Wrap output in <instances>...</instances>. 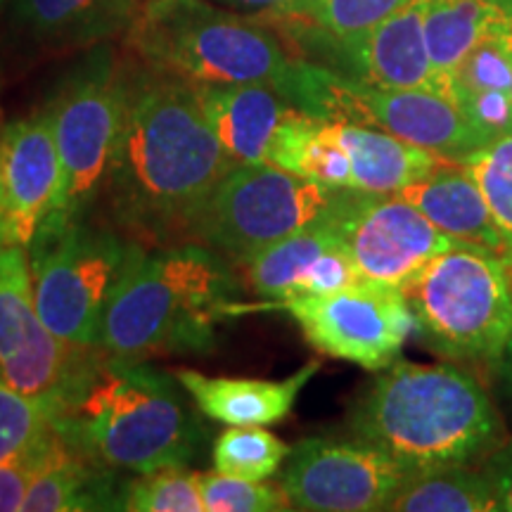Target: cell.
<instances>
[{
	"mask_svg": "<svg viewBox=\"0 0 512 512\" xmlns=\"http://www.w3.org/2000/svg\"><path fill=\"white\" fill-rule=\"evenodd\" d=\"M235 166L195 83L152 67L126 76L105 192L114 223L128 238L157 247L190 242L209 197Z\"/></svg>",
	"mask_w": 512,
	"mask_h": 512,
	"instance_id": "6da1fadb",
	"label": "cell"
},
{
	"mask_svg": "<svg viewBox=\"0 0 512 512\" xmlns=\"http://www.w3.org/2000/svg\"><path fill=\"white\" fill-rule=\"evenodd\" d=\"M351 432L422 472L486 458L503 441V422L482 384L456 363L396 358L358 399Z\"/></svg>",
	"mask_w": 512,
	"mask_h": 512,
	"instance_id": "7a4b0ae2",
	"label": "cell"
},
{
	"mask_svg": "<svg viewBox=\"0 0 512 512\" xmlns=\"http://www.w3.org/2000/svg\"><path fill=\"white\" fill-rule=\"evenodd\" d=\"M176 375L102 351L55 427L88 463L143 475L188 465L204 430Z\"/></svg>",
	"mask_w": 512,
	"mask_h": 512,
	"instance_id": "3957f363",
	"label": "cell"
},
{
	"mask_svg": "<svg viewBox=\"0 0 512 512\" xmlns=\"http://www.w3.org/2000/svg\"><path fill=\"white\" fill-rule=\"evenodd\" d=\"M242 309L221 254L195 242L157 247L114 290L100 349L121 358L204 354L214 347L216 325Z\"/></svg>",
	"mask_w": 512,
	"mask_h": 512,
	"instance_id": "277c9868",
	"label": "cell"
},
{
	"mask_svg": "<svg viewBox=\"0 0 512 512\" xmlns=\"http://www.w3.org/2000/svg\"><path fill=\"white\" fill-rule=\"evenodd\" d=\"M126 46L157 72L204 86L264 83L287 100L304 64L259 22L204 0H147Z\"/></svg>",
	"mask_w": 512,
	"mask_h": 512,
	"instance_id": "5b68a950",
	"label": "cell"
},
{
	"mask_svg": "<svg viewBox=\"0 0 512 512\" xmlns=\"http://www.w3.org/2000/svg\"><path fill=\"white\" fill-rule=\"evenodd\" d=\"M422 342L451 363L498 366L512 335V264L453 245L401 287Z\"/></svg>",
	"mask_w": 512,
	"mask_h": 512,
	"instance_id": "8992f818",
	"label": "cell"
},
{
	"mask_svg": "<svg viewBox=\"0 0 512 512\" xmlns=\"http://www.w3.org/2000/svg\"><path fill=\"white\" fill-rule=\"evenodd\" d=\"M147 252L143 242L83 219H46L27 247L36 309L64 342L100 349L112 294Z\"/></svg>",
	"mask_w": 512,
	"mask_h": 512,
	"instance_id": "52a82bcc",
	"label": "cell"
},
{
	"mask_svg": "<svg viewBox=\"0 0 512 512\" xmlns=\"http://www.w3.org/2000/svg\"><path fill=\"white\" fill-rule=\"evenodd\" d=\"M126 100L114 50L93 46L46 107L60 157V192L48 219H83L105 190Z\"/></svg>",
	"mask_w": 512,
	"mask_h": 512,
	"instance_id": "ba28073f",
	"label": "cell"
},
{
	"mask_svg": "<svg viewBox=\"0 0 512 512\" xmlns=\"http://www.w3.org/2000/svg\"><path fill=\"white\" fill-rule=\"evenodd\" d=\"M290 102L311 117L380 128L456 162L491 143L482 128L441 93L377 88L316 64H302Z\"/></svg>",
	"mask_w": 512,
	"mask_h": 512,
	"instance_id": "9c48e42d",
	"label": "cell"
},
{
	"mask_svg": "<svg viewBox=\"0 0 512 512\" xmlns=\"http://www.w3.org/2000/svg\"><path fill=\"white\" fill-rule=\"evenodd\" d=\"M339 190L271 164H238L219 183L190 242L247 264L273 242L325 221Z\"/></svg>",
	"mask_w": 512,
	"mask_h": 512,
	"instance_id": "30bf717a",
	"label": "cell"
},
{
	"mask_svg": "<svg viewBox=\"0 0 512 512\" xmlns=\"http://www.w3.org/2000/svg\"><path fill=\"white\" fill-rule=\"evenodd\" d=\"M102 349L64 342L36 309L27 247H0V377L57 413L72 403Z\"/></svg>",
	"mask_w": 512,
	"mask_h": 512,
	"instance_id": "8fae6325",
	"label": "cell"
},
{
	"mask_svg": "<svg viewBox=\"0 0 512 512\" xmlns=\"http://www.w3.org/2000/svg\"><path fill=\"white\" fill-rule=\"evenodd\" d=\"M278 306L297 320L313 349L366 370L392 366L415 328L401 287L373 280L294 297Z\"/></svg>",
	"mask_w": 512,
	"mask_h": 512,
	"instance_id": "7c38bea8",
	"label": "cell"
},
{
	"mask_svg": "<svg viewBox=\"0 0 512 512\" xmlns=\"http://www.w3.org/2000/svg\"><path fill=\"white\" fill-rule=\"evenodd\" d=\"M363 280L403 287L427 261L458 242L399 192L339 190L328 216Z\"/></svg>",
	"mask_w": 512,
	"mask_h": 512,
	"instance_id": "4fadbf2b",
	"label": "cell"
},
{
	"mask_svg": "<svg viewBox=\"0 0 512 512\" xmlns=\"http://www.w3.org/2000/svg\"><path fill=\"white\" fill-rule=\"evenodd\" d=\"M406 477V467L368 441L311 437L290 451L280 486L292 510L373 512Z\"/></svg>",
	"mask_w": 512,
	"mask_h": 512,
	"instance_id": "5bb4252c",
	"label": "cell"
},
{
	"mask_svg": "<svg viewBox=\"0 0 512 512\" xmlns=\"http://www.w3.org/2000/svg\"><path fill=\"white\" fill-rule=\"evenodd\" d=\"M60 192V157L48 112L0 131V247H29Z\"/></svg>",
	"mask_w": 512,
	"mask_h": 512,
	"instance_id": "9a60e30c",
	"label": "cell"
},
{
	"mask_svg": "<svg viewBox=\"0 0 512 512\" xmlns=\"http://www.w3.org/2000/svg\"><path fill=\"white\" fill-rule=\"evenodd\" d=\"M245 266L254 294L271 299L268 309L287 299L335 292L363 280L328 219L264 247Z\"/></svg>",
	"mask_w": 512,
	"mask_h": 512,
	"instance_id": "2e32d148",
	"label": "cell"
},
{
	"mask_svg": "<svg viewBox=\"0 0 512 512\" xmlns=\"http://www.w3.org/2000/svg\"><path fill=\"white\" fill-rule=\"evenodd\" d=\"M342 50L358 81L377 88L439 93L425 38V0H408L361 41Z\"/></svg>",
	"mask_w": 512,
	"mask_h": 512,
	"instance_id": "e0dca14e",
	"label": "cell"
},
{
	"mask_svg": "<svg viewBox=\"0 0 512 512\" xmlns=\"http://www.w3.org/2000/svg\"><path fill=\"white\" fill-rule=\"evenodd\" d=\"M441 233L465 247L484 249L512 264L510 242L486 204L475 178L456 159H446L430 174L399 190Z\"/></svg>",
	"mask_w": 512,
	"mask_h": 512,
	"instance_id": "ac0fdd59",
	"label": "cell"
},
{
	"mask_svg": "<svg viewBox=\"0 0 512 512\" xmlns=\"http://www.w3.org/2000/svg\"><path fill=\"white\" fill-rule=\"evenodd\" d=\"M202 110L235 164H266L273 138L294 105L264 83H195Z\"/></svg>",
	"mask_w": 512,
	"mask_h": 512,
	"instance_id": "d6986e66",
	"label": "cell"
},
{
	"mask_svg": "<svg viewBox=\"0 0 512 512\" xmlns=\"http://www.w3.org/2000/svg\"><path fill=\"white\" fill-rule=\"evenodd\" d=\"M320 363L311 361L285 380H247V377H207L197 370H176V380L207 418L230 427L275 425L290 415Z\"/></svg>",
	"mask_w": 512,
	"mask_h": 512,
	"instance_id": "ffe728a7",
	"label": "cell"
},
{
	"mask_svg": "<svg viewBox=\"0 0 512 512\" xmlns=\"http://www.w3.org/2000/svg\"><path fill=\"white\" fill-rule=\"evenodd\" d=\"M140 0H15V22L50 50L93 48L126 34Z\"/></svg>",
	"mask_w": 512,
	"mask_h": 512,
	"instance_id": "44dd1931",
	"label": "cell"
},
{
	"mask_svg": "<svg viewBox=\"0 0 512 512\" xmlns=\"http://www.w3.org/2000/svg\"><path fill=\"white\" fill-rule=\"evenodd\" d=\"M332 131L347 150L351 181L363 192H399L437 169L446 157L361 124L332 121Z\"/></svg>",
	"mask_w": 512,
	"mask_h": 512,
	"instance_id": "7402d4cb",
	"label": "cell"
},
{
	"mask_svg": "<svg viewBox=\"0 0 512 512\" xmlns=\"http://www.w3.org/2000/svg\"><path fill=\"white\" fill-rule=\"evenodd\" d=\"M124 484L126 479H119L117 470L88 463L67 444V451L31 482L22 510H121Z\"/></svg>",
	"mask_w": 512,
	"mask_h": 512,
	"instance_id": "603a6c76",
	"label": "cell"
},
{
	"mask_svg": "<svg viewBox=\"0 0 512 512\" xmlns=\"http://www.w3.org/2000/svg\"><path fill=\"white\" fill-rule=\"evenodd\" d=\"M512 17V0H425V38L439 93L460 60L491 29Z\"/></svg>",
	"mask_w": 512,
	"mask_h": 512,
	"instance_id": "cb8c5ba5",
	"label": "cell"
},
{
	"mask_svg": "<svg viewBox=\"0 0 512 512\" xmlns=\"http://www.w3.org/2000/svg\"><path fill=\"white\" fill-rule=\"evenodd\" d=\"M384 510L394 512H491L498 510L494 486L482 470L467 465L408 472Z\"/></svg>",
	"mask_w": 512,
	"mask_h": 512,
	"instance_id": "d4e9b609",
	"label": "cell"
},
{
	"mask_svg": "<svg viewBox=\"0 0 512 512\" xmlns=\"http://www.w3.org/2000/svg\"><path fill=\"white\" fill-rule=\"evenodd\" d=\"M292 448L264 427H230L216 439L211 460L221 475L266 482L290 458Z\"/></svg>",
	"mask_w": 512,
	"mask_h": 512,
	"instance_id": "484cf974",
	"label": "cell"
},
{
	"mask_svg": "<svg viewBox=\"0 0 512 512\" xmlns=\"http://www.w3.org/2000/svg\"><path fill=\"white\" fill-rule=\"evenodd\" d=\"M121 510L128 512H207L200 491V472L162 467L126 479Z\"/></svg>",
	"mask_w": 512,
	"mask_h": 512,
	"instance_id": "4316f807",
	"label": "cell"
},
{
	"mask_svg": "<svg viewBox=\"0 0 512 512\" xmlns=\"http://www.w3.org/2000/svg\"><path fill=\"white\" fill-rule=\"evenodd\" d=\"M475 178L512 252V131L458 159Z\"/></svg>",
	"mask_w": 512,
	"mask_h": 512,
	"instance_id": "83f0119b",
	"label": "cell"
},
{
	"mask_svg": "<svg viewBox=\"0 0 512 512\" xmlns=\"http://www.w3.org/2000/svg\"><path fill=\"white\" fill-rule=\"evenodd\" d=\"M406 3L408 0H311L299 17L311 19L320 31L344 48L361 41Z\"/></svg>",
	"mask_w": 512,
	"mask_h": 512,
	"instance_id": "f1b7e54d",
	"label": "cell"
},
{
	"mask_svg": "<svg viewBox=\"0 0 512 512\" xmlns=\"http://www.w3.org/2000/svg\"><path fill=\"white\" fill-rule=\"evenodd\" d=\"M55 432L53 413L0 377V463Z\"/></svg>",
	"mask_w": 512,
	"mask_h": 512,
	"instance_id": "f546056e",
	"label": "cell"
},
{
	"mask_svg": "<svg viewBox=\"0 0 512 512\" xmlns=\"http://www.w3.org/2000/svg\"><path fill=\"white\" fill-rule=\"evenodd\" d=\"M200 491L207 512H280L292 510L283 486L238 479L209 472L200 475Z\"/></svg>",
	"mask_w": 512,
	"mask_h": 512,
	"instance_id": "4dcf8cb0",
	"label": "cell"
},
{
	"mask_svg": "<svg viewBox=\"0 0 512 512\" xmlns=\"http://www.w3.org/2000/svg\"><path fill=\"white\" fill-rule=\"evenodd\" d=\"M64 451H67V441L62 439V434L55 427V432L36 441L27 451L10 460H3L0 463V512L22 510L31 482L43 470H48Z\"/></svg>",
	"mask_w": 512,
	"mask_h": 512,
	"instance_id": "1f68e13d",
	"label": "cell"
},
{
	"mask_svg": "<svg viewBox=\"0 0 512 512\" xmlns=\"http://www.w3.org/2000/svg\"><path fill=\"white\" fill-rule=\"evenodd\" d=\"M489 484L494 486L498 510L512 512V439L501 441L489 456L482 458V467Z\"/></svg>",
	"mask_w": 512,
	"mask_h": 512,
	"instance_id": "d6a6232c",
	"label": "cell"
},
{
	"mask_svg": "<svg viewBox=\"0 0 512 512\" xmlns=\"http://www.w3.org/2000/svg\"><path fill=\"white\" fill-rule=\"evenodd\" d=\"M235 5H242V8L249 10H261L271 12L275 17H299L302 12L309 8L311 0H233Z\"/></svg>",
	"mask_w": 512,
	"mask_h": 512,
	"instance_id": "836d02e7",
	"label": "cell"
},
{
	"mask_svg": "<svg viewBox=\"0 0 512 512\" xmlns=\"http://www.w3.org/2000/svg\"><path fill=\"white\" fill-rule=\"evenodd\" d=\"M496 370H498V375H501V380H503L505 394H508L512 399V335H510V342H508V347H505L503 358H501V363L496 366Z\"/></svg>",
	"mask_w": 512,
	"mask_h": 512,
	"instance_id": "e575fe53",
	"label": "cell"
},
{
	"mask_svg": "<svg viewBox=\"0 0 512 512\" xmlns=\"http://www.w3.org/2000/svg\"><path fill=\"white\" fill-rule=\"evenodd\" d=\"M5 3V0H0V5H3Z\"/></svg>",
	"mask_w": 512,
	"mask_h": 512,
	"instance_id": "d590c367",
	"label": "cell"
}]
</instances>
